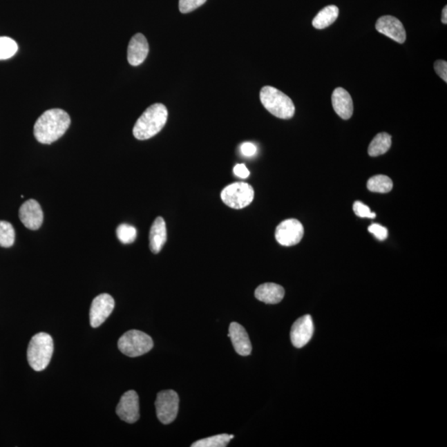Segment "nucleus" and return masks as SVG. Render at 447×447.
Returning a JSON list of instances; mask_svg holds the SVG:
<instances>
[{"instance_id": "obj_5", "label": "nucleus", "mask_w": 447, "mask_h": 447, "mask_svg": "<svg viewBox=\"0 0 447 447\" xmlns=\"http://www.w3.org/2000/svg\"><path fill=\"white\" fill-rule=\"evenodd\" d=\"M118 348L125 356L137 357L149 352L153 348V341L147 334L131 330L120 338Z\"/></svg>"}, {"instance_id": "obj_14", "label": "nucleus", "mask_w": 447, "mask_h": 447, "mask_svg": "<svg viewBox=\"0 0 447 447\" xmlns=\"http://www.w3.org/2000/svg\"><path fill=\"white\" fill-rule=\"evenodd\" d=\"M228 336L231 338L234 348L241 356H248L252 352V345L247 332L237 323L229 325Z\"/></svg>"}, {"instance_id": "obj_1", "label": "nucleus", "mask_w": 447, "mask_h": 447, "mask_svg": "<svg viewBox=\"0 0 447 447\" xmlns=\"http://www.w3.org/2000/svg\"><path fill=\"white\" fill-rule=\"evenodd\" d=\"M70 124L68 113L51 108L44 113L35 125V136L41 144H51L65 135Z\"/></svg>"}, {"instance_id": "obj_6", "label": "nucleus", "mask_w": 447, "mask_h": 447, "mask_svg": "<svg viewBox=\"0 0 447 447\" xmlns=\"http://www.w3.org/2000/svg\"><path fill=\"white\" fill-rule=\"evenodd\" d=\"M254 198L253 187L245 182L232 183L221 191V200L223 202L236 210L248 207L253 202Z\"/></svg>"}, {"instance_id": "obj_31", "label": "nucleus", "mask_w": 447, "mask_h": 447, "mask_svg": "<svg viewBox=\"0 0 447 447\" xmlns=\"http://www.w3.org/2000/svg\"><path fill=\"white\" fill-rule=\"evenodd\" d=\"M234 173L236 176L239 177L240 178H247L249 176V171L245 164H237L235 168H234Z\"/></svg>"}, {"instance_id": "obj_32", "label": "nucleus", "mask_w": 447, "mask_h": 447, "mask_svg": "<svg viewBox=\"0 0 447 447\" xmlns=\"http://www.w3.org/2000/svg\"><path fill=\"white\" fill-rule=\"evenodd\" d=\"M442 23L444 24L447 23V7L445 6L444 10H442V17H441Z\"/></svg>"}, {"instance_id": "obj_12", "label": "nucleus", "mask_w": 447, "mask_h": 447, "mask_svg": "<svg viewBox=\"0 0 447 447\" xmlns=\"http://www.w3.org/2000/svg\"><path fill=\"white\" fill-rule=\"evenodd\" d=\"M19 219L25 227L37 231L44 222V211L37 200L30 199L25 202L19 209Z\"/></svg>"}, {"instance_id": "obj_4", "label": "nucleus", "mask_w": 447, "mask_h": 447, "mask_svg": "<svg viewBox=\"0 0 447 447\" xmlns=\"http://www.w3.org/2000/svg\"><path fill=\"white\" fill-rule=\"evenodd\" d=\"M260 100L266 110L277 118L288 120L292 118L295 114V106L292 100L274 87H263Z\"/></svg>"}, {"instance_id": "obj_27", "label": "nucleus", "mask_w": 447, "mask_h": 447, "mask_svg": "<svg viewBox=\"0 0 447 447\" xmlns=\"http://www.w3.org/2000/svg\"><path fill=\"white\" fill-rule=\"evenodd\" d=\"M353 210L356 215L361 218L374 219L376 216L375 213L372 212L369 207L361 202H354Z\"/></svg>"}, {"instance_id": "obj_28", "label": "nucleus", "mask_w": 447, "mask_h": 447, "mask_svg": "<svg viewBox=\"0 0 447 447\" xmlns=\"http://www.w3.org/2000/svg\"><path fill=\"white\" fill-rule=\"evenodd\" d=\"M369 231L379 240H386L388 235V229L379 224L371 225Z\"/></svg>"}, {"instance_id": "obj_18", "label": "nucleus", "mask_w": 447, "mask_h": 447, "mask_svg": "<svg viewBox=\"0 0 447 447\" xmlns=\"http://www.w3.org/2000/svg\"><path fill=\"white\" fill-rule=\"evenodd\" d=\"M167 241V228L162 217H157L153 221L149 233V247L153 254H158Z\"/></svg>"}, {"instance_id": "obj_19", "label": "nucleus", "mask_w": 447, "mask_h": 447, "mask_svg": "<svg viewBox=\"0 0 447 447\" xmlns=\"http://www.w3.org/2000/svg\"><path fill=\"white\" fill-rule=\"evenodd\" d=\"M339 16V8L336 6H329L321 10L312 21L313 27L323 29L331 26Z\"/></svg>"}, {"instance_id": "obj_17", "label": "nucleus", "mask_w": 447, "mask_h": 447, "mask_svg": "<svg viewBox=\"0 0 447 447\" xmlns=\"http://www.w3.org/2000/svg\"><path fill=\"white\" fill-rule=\"evenodd\" d=\"M284 295V288L273 283L261 284L256 290V298L267 304L279 303L283 299Z\"/></svg>"}, {"instance_id": "obj_11", "label": "nucleus", "mask_w": 447, "mask_h": 447, "mask_svg": "<svg viewBox=\"0 0 447 447\" xmlns=\"http://www.w3.org/2000/svg\"><path fill=\"white\" fill-rule=\"evenodd\" d=\"M314 333V325L310 315H305L296 320L292 325L290 333L292 345L296 348H303L309 341Z\"/></svg>"}, {"instance_id": "obj_10", "label": "nucleus", "mask_w": 447, "mask_h": 447, "mask_svg": "<svg viewBox=\"0 0 447 447\" xmlns=\"http://www.w3.org/2000/svg\"><path fill=\"white\" fill-rule=\"evenodd\" d=\"M117 415L128 424H135L140 419L139 395L135 390H129L121 397L116 408Z\"/></svg>"}, {"instance_id": "obj_22", "label": "nucleus", "mask_w": 447, "mask_h": 447, "mask_svg": "<svg viewBox=\"0 0 447 447\" xmlns=\"http://www.w3.org/2000/svg\"><path fill=\"white\" fill-rule=\"evenodd\" d=\"M234 438V435L228 434H220L211 437L204 438L194 442L191 447H225Z\"/></svg>"}, {"instance_id": "obj_7", "label": "nucleus", "mask_w": 447, "mask_h": 447, "mask_svg": "<svg viewBox=\"0 0 447 447\" xmlns=\"http://www.w3.org/2000/svg\"><path fill=\"white\" fill-rule=\"evenodd\" d=\"M158 419L162 424H170L176 419L179 408V397L173 390L158 392L155 402Z\"/></svg>"}, {"instance_id": "obj_9", "label": "nucleus", "mask_w": 447, "mask_h": 447, "mask_svg": "<svg viewBox=\"0 0 447 447\" xmlns=\"http://www.w3.org/2000/svg\"><path fill=\"white\" fill-rule=\"evenodd\" d=\"M115 308V300L110 294H100L94 298L90 310L92 327H99L111 316Z\"/></svg>"}, {"instance_id": "obj_29", "label": "nucleus", "mask_w": 447, "mask_h": 447, "mask_svg": "<svg viewBox=\"0 0 447 447\" xmlns=\"http://www.w3.org/2000/svg\"><path fill=\"white\" fill-rule=\"evenodd\" d=\"M435 72L442 80L447 82V62L446 61H437L434 65Z\"/></svg>"}, {"instance_id": "obj_26", "label": "nucleus", "mask_w": 447, "mask_h": 447, "mask_svg": "<svg viewBox=\"0 0 447 447\" xmlns=\"http://www.w3.org/2000/svg\"><path fill=\"white\" fill-rule=\"evenodd\" d=\"M206 2L207 0H179V10L182 14H188L203 6Z\"/></svg>"}, {"instance_id": "obj_8", "label": "nucleus", "mask_w": 447, "mask_h": 447, "mask_svg": "<svg viewBox=\"0 0 447 447\" xmlns=\"http://www.w3.org/2000/svg\"><path fill=\"white\" fill-rule=\"evenodd\" d=\"M304 228L302 223L296 219H288L283 221L276 229V240L283 246H294L302 240Z\"/></svg>"}, {"instance_id": "obj_16", "label": "nucleus", "mask_w": 447, "mask_h": 447, "mask_svg": "<svg viewBox=\"0 0 447 447\" xmlns=\"http://www.w3.org/2000/svg\"><path fill=\"white\" fill-rule=\"evenodd\" d=\"M332 100L334 110L341 119L352 118L354 111L353 100L348 91L341 87L336 88L333 92Z\"/></svg>"}, {"instance_id": "obj_20", "label": "nucleus", "mask_w": 447, "mask_h": 447, "mask_svg": "<svg viewBox=\"0 0 447 447\" xmlns=\"http://www.w3.org/2000/svg\"><path fill=\"white\" fill-rule=\"evenodd\" d=\"M392 145V137L387 133H380L372 140L368 153L371 157H378L386 153Z\"/></svg>"}, {"instance_id": "obj_30", "label": "nucleus", "mask_w": 447, "mask_h": 447, "mask_svg": "<svg viewBox=\"0 0 447 447\" xmlns=\"http://www.w3.org/2000/svg\"><path fill=\"white\" fill-rule=\"evenodd\" d=\"M240 152L245 157H253L257 153L256 146L252 143H244L240 146Z\"/></svg>"}, {"instance_id": "obj_13", "label": "nucleus", "mask_w": 447, "mask_h": 447, "mask_svg": "<svg viewBox=\"0 0 447 447\" xmlns=\"http://www.w3.org/2000/svg\"><path fill=\"white\" fill-rule=\"evenodd\" d=\"M376 30L384 36L402 44L406 41V31L401 21L394 16L386 15L379 18L376 23Z\"/></svg>"}, {"instance_id": "obj_25", "label": "nucleus", "mask_w": 447, "mask_h": 447, "mask_svg": "<svg viewBox=\"0 0 447 447\" xmlns=\"http://www.w3.org/2000/svg\"><path fill=\"white\" fill-rule=\"evenodd\" d=\"M116 235L121 243L131 244L136 240L137 229L133 225L121 224L116 229Z\"/></svg>"}, {"instance_id": "obj_3", "label": "nucleus", "mask_w": 447, "mask_h": 447, "mask_svg": "<svg viewBox=\"0 0 447 447\" xmlns=\"http://www.w3.org/2000/svg\"><path fill=\"white\" fill-rule=\"evenodd\" d=\"M53 340L47 333L40 332L33 336L28 348V361L35 371H43L48 367L53 354Z\"/></svg>"}, {"instance_id": "obj_21", "label": "nucleus", "mask_w": 447, "mask_h": 447, "mask_svg": "<svg viewBox=\"0 0 447 447\" xmlns=\"http://www.w3.org/2000/svg\"><path fill=\"white\" fill-rule=\"evenodd\" d=\"M367 187L370 191L378 193H388L392 189V180L384 175L372 177L367 182Z\"/></svg>"}, {"instance_id": "obj_15", "label": "nucleus", "mask_w": 447, "mask_h": 447, "mask_svg": "<svg viewBox=\"0 0 447 447\" xmlns=\"http://www.w3.org/2000/svg\"><path fill=\"white\" fill-rule=\"evenodd\" d=\"M149 46L146 37L142 33H137L129 41L128 47V61L133 66L143 64L148 57Z\"/></svg>"}, {"instance_id": "obj_24", "label": "nucleus", "mask_w": 447, "mask_h": 447, "mask_svg": "<svg viewBox=\"0 0 447 447\" xmlns=\"http://www.w3.org/2000/svg\"><path fill=\"white\" fill-rule=\"evenodd\" d=\"M19 46L8 37H0V60H7L18 52Z\"/></svg>"}, {"instance_id": "obj_23", "label": "nucleus", "mask_w": 447, "mask_h": 447, "mask_svg": "<svg viewBox=\"0 0 447 447\" xmlns=\"http://www.w3.org/2000/svg\"><path fill=\"white\" fill-rule=\"evenodd\" d=\"M15 241V231L12 225L7 221L0 220V246L10 248Z\"/></svg>"}, {"instance_id": "obj_2", "label": "nucleus", "mask_w": 447, "mask_h": 447, "mask_svg": "<svg viewBox=\"0 0 447 447\" xmlns=\"http://www.w3.org/2000/svg\"><path fill=\"white\" fill-rule=\"evenodd\" d=\"M169 112L164 104L156 103L149 107L133 127V136L139 140H147L158 135L165 126Z\"/></svg>"}]
</instances>
